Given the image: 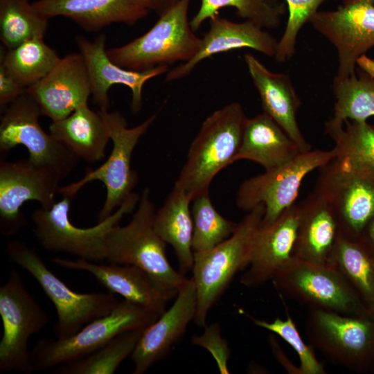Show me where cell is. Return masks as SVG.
I'll use <instances>...</instances> for the list:
<instances>
[{"mask_svg":"<svg viewBox=\"0 0 374 374\" xmlns=\"http://www.w3.org/2000/svg\"><path fill=\"white\" fill-rule=\"evenodd\" d=\"M247 118L238 102L229 103L210 114L189 147L174 187L183 190L191 199L209 193L214 177L234 163Z\"/></svg>","mask_w":374,"mask_h":374,"instance_id":"cell-1","label":"cell"},{"mask_svg":"<svg viewBox=\"0 0 374 374\" xmlns=\"http://www.w3.org/2000/svg\"><path fill=\"white\" fill-rule=\"evenodd\" d=\"M264 214V205L256 206L238 223L229 238L206 252L194 255L192 278L197 294L194 321L199 327H206L210 310L236 274L247 268L253 240Z\"/></svg>","mask_w":374,"mask_h":374,"instance_id":"cell-2","label":"cell"},{"mask_svg":"<svg viewBox=\"0 0 374 374\" xmlns=\"http://www.w3.org/2000/svg\"><path fill=\"white\" fill-rule=\"evenodd\" d=\"M6 252L12 262L34 278L54 305L57 321L53 332L57 339L73 335L89 322L109 314L120 302L110 292L73 291L48 269L35 249L21 241L9 240Z\"/></svg>","mask_w":374,"mask_h":374,"instance_id":"cell-3","label":"cell"},{"mask_svg":"<svg viewBox=\"0 0 374 374\" xmlns=\"http://www.w3.org/2000/svg\"><path fill=\"white\" fill-rule=\"evenodd\" d=\"M156 210L148 188H145L132 220L125 226H115L107 237L108 263L141 268L157 280L179 289L188 278L177 271L166 255V243L157 233Z\"/></svg>","mask_w":374,"mask_h":374,"instance_id":"cell-4","label":"cell"},{"mask_svg":"<svg viewBox=\"0 0 374 374\" xmlns=\"http://www.w3.org/2000/svg\"><path fill=\"white\" fill-rule=\"evenodd\" d=\"M190 2L180 0L159 16L145 34L123 46L107 49L109 58L118 66L134 71L188 61L201 43L188 19Z\"/></svg>","mask_w":374,"mask_h":374,"instance_id":"cell-5","label":"cell"},{"mask_svg":"<svg viewBox=\"0 0 374 374\" xmlns=\"http://www.w3.org/2000/svg\"><path fill=\"white\" fill-rule=\"evenodd\" d=\"M140 195L132 193L109 216L88 228L78 227L70 220L71 198L63 196L48 208L40 207L32 215L34 233L46 250L64 252L91 262L106 260L107 235L125 215L138 205Z\"/></svg>","mask_w":374,"mask_h":374,"instance_id":"cell-6","label":"cell"},{"mask_svg":"<svg viewBox=\"0 0 374 374\" xmlns=\"http://www.w3.org/2000/svg\"><path fill=\"white\" fill-rule=\"evenodd\" d=\"M107 127L112 149L108 159L98 168L87 171L80 180L60 187L58 193L73 199L86 184L95 180L106 188V197L98 214V222L112 214L133 193L138 183L136 172L132 168L133 151L141 137L156 120L153 114L141 124L128 127L119 112L98 110Z\"/></svg>","mask_w":374,"mask_h":374,"instance_id":"cell-7","label":"cell"},{"mask_svg":"<svg viewBox=\"0 0 374 374\" xmlns=\"http://www.w3.org/2000/svg\"><path fill=\"white\" fill-rule=\"evenodd\" d=\"M271 282L281 294L309 309L355 317L373 315L345 277L328 264L292 257Z\"/></svg>","mask_w":374,"mask_h":374,"instance_id":"cell-8","label":"cell"},{"mask_svg":"<svg viewBox=\"0 0 374 374\" xmlns=\"http://www.w3.org/2000/svg\"><path fill=\"white\" fill-rule=\"evenodd\" d=\"M159 317L130 301H120L109 314L89 322L69 337L39 340L31 350L32 372L52 370L81 359L123 332L146 328Z\"/></svg>","mask_w":374,"mask_h":374,"instance_id":"cell-9","label":"cell"},{"mask_svg":"<svg viewBox=\"0 0 374 374\" xmlns=\"http://www.w3.org/2000/svg\"><path fill=\"white\" fill-rule=\"evenodd\" d=\"M316 188L335 213L338 235L357 241L374 217V172L346 156L319 168Z\"/></svg>","mask_w":374,"mask_h":374,"instance_id":"cell-10","label":"cell"},{"mask_svg":"<svg viewBox=\"0 0 374 374\" xmlns=\"http://www.w3.org/2000/svg\"><path fill=\"white\" fill-rule=\"evenodd\" d=\"M305 330L312 346L333 362L358 373L374 372L373 315L309 309Z\"/></svg>","mask_w":374,"mask_h":374,"instance_id":"cell-11","label":"cell"},{"mask_svg":"<svg viewBox=\"0 0 374 374\" xmlns=\"http://www.w3.org/2000/svg\"><path fill=\"white\" fill-rule=\"evenodd\" d=\"M0 373H32L28 340L48 323L49 319L15 268L0 287Z\"/></svg>","mask_w":374,"mask_h":374,"instance_id":"cell-12","label":"cell"},{"mask_svg":"<svg viewBox=\"0 0 374 374\" xmlns=\"http://www.w3.org/2000/svg\"><path fill=\"white\" fill-rule=\"evenodd\" d=\"M336 157L335 148L311 150L301 152L283 165L251 177L240 185L236 193V206L248 212L263 204L265 214L260 225L270 224L295 204L304 178Z\"/></svg>","mask_w":374,"mask_h":374,"instance_id":"cell-13","label":"cell"},{"mask_svg":"<svg viewBox=\"0 0 374 374\" xmlns=\"http://www.w3.org/2000/svg\"><path fill=\"white\" fill-rule=\"evenodd\" d=\"M3 112L0 123L1 156L17 145H23L31 162L49 168L62 179L73 170L79 159L43 130L39 122L42 116L39 107L26 92Z\"/></svg>","mask_w":374,"mask_h":374,"instance_id":"cell-14","label":"cell"},{"mask_svg":"<svg viewBox=\"0 0 374 374\" xmlns=\"http://www.w3.org/2000/svg\"><path fill=\"white\" fill-rule=\"evenodd\" d=\"M310 23L337 51L336 78L355 75L357 60L374 47L373 0H343L336 10L317 11Z\"/></svg>","mask_w":374,"mask_h":374,"instance_id":"cell-15","label":"cell"},{"mask_svg":"<svg viewBox=\"0 0 374 374\" xmlns=\"http://www.w3.org/2000/svg\"><path fill=\"white\" fill-rule=\"evenodd\" d=\"M62 179L55 172L28 159L0 162V231L4 236L17 233L26 224L21 211L30 200L48 208L55 202Z\"/></svg>","mask_w":374,"mask_h":374,"instance_id":"cell-16","label":"cell"},{"mask_svg":"<svg viewBox=\"0 0 374 374\" xmlns=\"http://www.w3.org/2000/svg\"><path fill=\"white\" fill-rule=\"evenodd\" d=\"M51 261L69 269L84 271L91 274L109 292L137 305L158 316L166 308L168 301L176 297L178 290L165 285L139 267L91 262L82 258L69 260L53 258Z\"/></svg>","mask_w":374,"mask_h":374,"instance_id":"cell-17","label":"cell"},{"mask_svg":"<svg viewBox=\"0 0 374 374\" xmlns=\"http://www.w3.org/2000/svg\"><path fill=\"white\" fill-rule=\"evenodd\" d=\"M26 92L35 100L42 116L56 121L87 103L91 84L82 55L71 53Z\"/></svg>","mask_w":374,"mask_h":374,"instance_id":"cell-18","label":"cell"},{"mask_svg":"<svg viewBox=\"0 0 374 374\" xmlns=\"http://www.w3.org/2000/svg\"><path fill=\"white\" fill-rule=\"evenodd\" d=\"M106 36L100 34L90 41L78 36L75 42L85 62L91 84V95L99 110H109L108 93L110 87L119 84L132 91L131 110L137 114L142 107L143 89L150 79L169 71L167 65L158 66L145 71H134L118 66L108 57L105 49Z\"/></svg>","mask_w":374,"mask_h":374,"instance_id":"cell-19","label":"cell"},{"mask_svg":"<svg viewBox=\"0 0 374 374\" xmlns=\"http://www.w3.org/2000/svg\"><path fill=\"white\" fill-rule=\"evenodd\" d=\"M300 218L299 204L285 210L267 226L260 225L254 236L247 269L240 283L255 288L271 281L293 257Z\"/></svg>","mask_w":374,"mask_h":374,"instance_id":"cell-20","label":"cell"},{"mask_svg":"<svg viewBox=\"0 0 374 374\" xmlns=\"http://www.w3.org/2000/svg\"><path fill=\"white\" fill-rule=\"evenodd\" d=\"M196 307V287L190 278L179 289L170 308L143 331L131 355L132 373H145L169 354L194 321Z\"/></svg>","mask_w":374,"mask_h":374,"instance_id":"cell-21","label":"cell"},{"mask_svg":"<svg viewBox=\"0 0 374 374\" xmlns=\"http://www.w3.org/2000/svg\"><path fill=\"white\" fill-rule=\"evenodd\" d=\"M278 42L268 31L251 21L234 22L220 15H215L210 19V28L201 38L194 56L169 71L165 80L171 82L185 78L202 61L234 49L251 48L274 57Z\"/></svg>","mask_w":374,"mask_h":374,"instance_id":"cell-22","label":"cell"},{"mask_svg":"<svg viewBox=\"0 0 374 374\" xmlns=\"http://www.w3.org/2000/svg\"><path fill=\"white\" fill-rule=\"evenodd\" d=\"M32 5L48 19L64 17L88 32L114 23L132 26L150 11L146 0H37Z\"/></svg>","mask_w":374,"mask_h":374,"instance_id":"cell-23","label":"cell"},{"mask_svg":"<svg viewBox=\"0 0 374 374\" xmlns=\"http://www.w3.org/2000/svg\"><path fill=\"white\" fill-rule=\"evenodd\" d=\"M249 75L256 88L265 113L268 114L297 145L301 152L312 150L296 120L301 100L290 76L269 71L254 55H244Z\"/></svg>","mask_w":374,"mask_h":374,"instance_id":"cell-24","label":"cell"},{"mask_svg":"<svg viewBox=\"0 0 374 374\" xmlns=\"http://www.w3.org/2000/svg\"><path fill=\"white\" fill-rule=\"evenodd\" d=\"M300 218L293 257L317 264H328L338 236L334 211L317 188L299 204Z\"/></svg>","mask_w":374,"mask_h":374,"instance_id":"cell-25","label":"cell"},{"mask_svg":"<svg viewBox=\"0 0 374 374\" xmlns=\"http://www.w3.org/2000/svg\"><path fill=\"white\" fill-rule=\"evenodd\" d=\"M301 152L297 145L268 114L247 118L234 162L246 159L269 170L292 160Z\"/></svg>","mask_w":374,"mask_h":374,"instance_id":"cell-26","label":"cell"},{"mask_svg":"<svg viewBox=\"0 0 374 374\" xmlns=\"http://www.w3.org/2000/svg\"><path fill=\"white\" fill-rule=\"evenodd\" d=\"M332 91L334 112L326 124V134L341 128L346 121H366L374 116V59L362 55L355 75L334 78Z\"/></svg>","mask_w":374,"mask_h":374,"instance_id":"cell-27","label":"cell"},{"mask_svg":"<svg viewBox=\"0 0 374 374\" xmlns=\"http://www.w3.org/2000/svg\"><path fill=\"white\" fill-rule=\"evenodd\" d=\"M49 133L78 159L94 163L104 159L110 141L107 127L99 112L87 103L59 121H52Z\"/></svg>","mask_w":374,"mask_h":374,"instance_id":"cell-28","label":"cell"},{"mask_svg":"<svg viewBox=\"0 0 374 374\" xmlns=\"http://www.w3.org/2000/svg\"><path fill=\"white\" fill-rule=\"evenodd\" d=\"M191 202V198L183 190L174 187L164 204L156 211L154 217L157 233L173 248L179 271L184 275L192 271L194 263Z\"/></svg>","mask_w":374,"mask_h":374,"instance_id":"cell-29","label":"cell"},{"mask_svg":"<svg viewBox=\"0 0 374 374\" xmlns=\"http://www.w3.org/2000/svg\"><path fill=\"white\" fill-rule=\"evenodd\" d=\"M328 264L345 277L374 315V262L359 242L338 235Z\"/></svg>","mask_w":374,"mask_h":374,"instance_id":"cell-30","label":"cell"},{"mask_svg":"<svg viewBox=\"0 0 374 374\" xmlns=\"http://www.w3.org/2000/svg\"><path fill=\"white\" fill-rule=\"evenodd\" d=\"M60 58L57 52L44 42V37H35L7 50L1 57V64L27 89L44 78Z\"/></svg>","mask_w":374,"mask_h":374,"instance_id":"cell-31","label":"cell"},{"mask_svg":"<svg viewBox=\"0 0 374 374\" xmlns=\"http://www.w3.org/2000/svg\"><path fill=\"white\" fill-rule=\"evenodd\" d=\"M145 329L123 332L90 355L52 369L51 373L113 374L132 355Z\"/></svg>","mask_w":374,"mask_h":374,"instance_id":"cell-32","label":"cell"},{"mask_svg":"<svg viewBox=\"0 0 374 374\" xmlns=\"http://www.w3.org/2000/svg\"><path fill=\"white\" fill-rule=\"evenodd\" d=\"M48 19L28 0H0V38L10 50L35 37H44Z\"/></svg>","mask_w":374,"mask_h":374,"instance_id":"cell-33","label":"cell"},{"mask_svg":"<svg viewBox=\"0 0 374 374\" xmlns=\"http://www.w3.org/2000/svg\"><path fill=\"white\" fill-rule=\"evenodd\" d=\"M225 7L235 8L240 17L264 29L277 28L285 11V4L275 0H201L198 11L190 21L193 30L197 31Z\"/></svg>","mask_w":374,"mask_h":374,"instance_id":"cell-34","label":"cell"},{"mask_svg":"<svg viewBox=\"0 0 374 374\" xmlns=\"http://www.w3.org/2000/svg\"><path fill=\"white\" fill-rule=\"evenodd\" d=\"M193 221V254L206 252L229 238L238 223L224 217L213 206L209 193L195 197L190 204Z\"/></svg>","mask_w":374,"mask_h":374,"instance_id":"cell-35","label":"cell"},{"mask_svg":"<svg viewBox=\"0 0 374 374\" xmlns=\"http://www.w3.org/2000/svg\"><path fill=\"white\" fill-rule=\"evenodd\" d=\"M334 141L337 156H346L374 172V125L367 121H346L327 134Z\"/></svg>","mask_w":374,"mask_h":374,"instance_id":"cell-36","label":"cell"},{"mask_svg":"<svg viewBox=\"0 0 374 374\" xmlns=\"http://www.w3.org/2000/svg\"><path fill=\"white\" fill-rule=\"evenodd\" d=\"M245 314L256 326L278 335L292 347L299 357L301 374L326 373L323 365L316 357L312 348L303 340L290 317L285 320L276 318L271 322H269L256 319L246 313Z\"/></svg>","mask_w":374,"mask_h":374,"instance_id":"cell-37","label":"cell"},{"mask_svg":"<svg viewBox=\"0 0 374 374\" xmlns=\"http://www.w3.org/2000/svg\"><path fill=\"white\" fill-rule=\"evenodd\" d=\"M289 16L284 32L278 42L274 59L278 62L290 60L295 53L296 44L303 26L310 22L326 0H285Z\"/></svg>","mask_w":374,"mask_h":374,"instance_id":"cell-38","label":"cell"},{"mask_svg":"<svg viewBox=\"0 0 374 374\" xmlns=\"http://www.w3.org/2000/svg\"><path fill=\"white\" fill-rule=\"evenodd\" d=\"M204 328V334L193 337V344L203 347L211 353L221 373H229L227 362L230 349L227 341L222 337L220 326L213 323Z\"/></svg>","mask_w":374,"mask_h":374,"instance_id":"cell-39","label":"cell"},{"mask_svg":"<svg viewBox=\"0 0 374 374\" xmlns=\"http://www.w3.org/2000/svg\"><path fill=\"white\" fill-rule=\"evenodd\" d=\"M26 89L21 86L6 69L0 64V107L3 112L15 99L26 92Z\"/></svg>","mask_w":374,"mask_h":374,"instance_id":"cell-40","label":"cell"},{"mask_svg":"<svg viewBox=\"0 0 374 374\" xmlns=\"http://www.w3.org/2000/svg\"><path fill=\"white\" fill-rule=\"evenodd\" d=\"M357 242L365 249L374 262V217L364 229Z\"/></svg>","mask_w":374,"mask_h":374,"instance_id":"cell-41","label":"cell"},{"mask_svg":"<svg viewBox=\"0 0 374 374\" xmlns=\"http://www.w3.org/2000/svg\"><path fill=\"white\" fill-rule=\"evenodd\" d=\"M150 10H153L159 16L161 15L180 0H146Z\"/></svg>","mask_w":374,"mask_h":374,"instance_id":"cell-42","label":"cell"},{"mask_svg":"<svg viewBox=\"0 0 374 374\" xmlns=\"http://www.w3.org/2000/svg\"><path fill=\"white\" fill-rule=\"evenodd\" d=\"M373 2H374V0H373Z\"/></svg>","mask_w":374,"mask_h":374,"instance_id":"cell-43","label":"cell"}]
</instances>
